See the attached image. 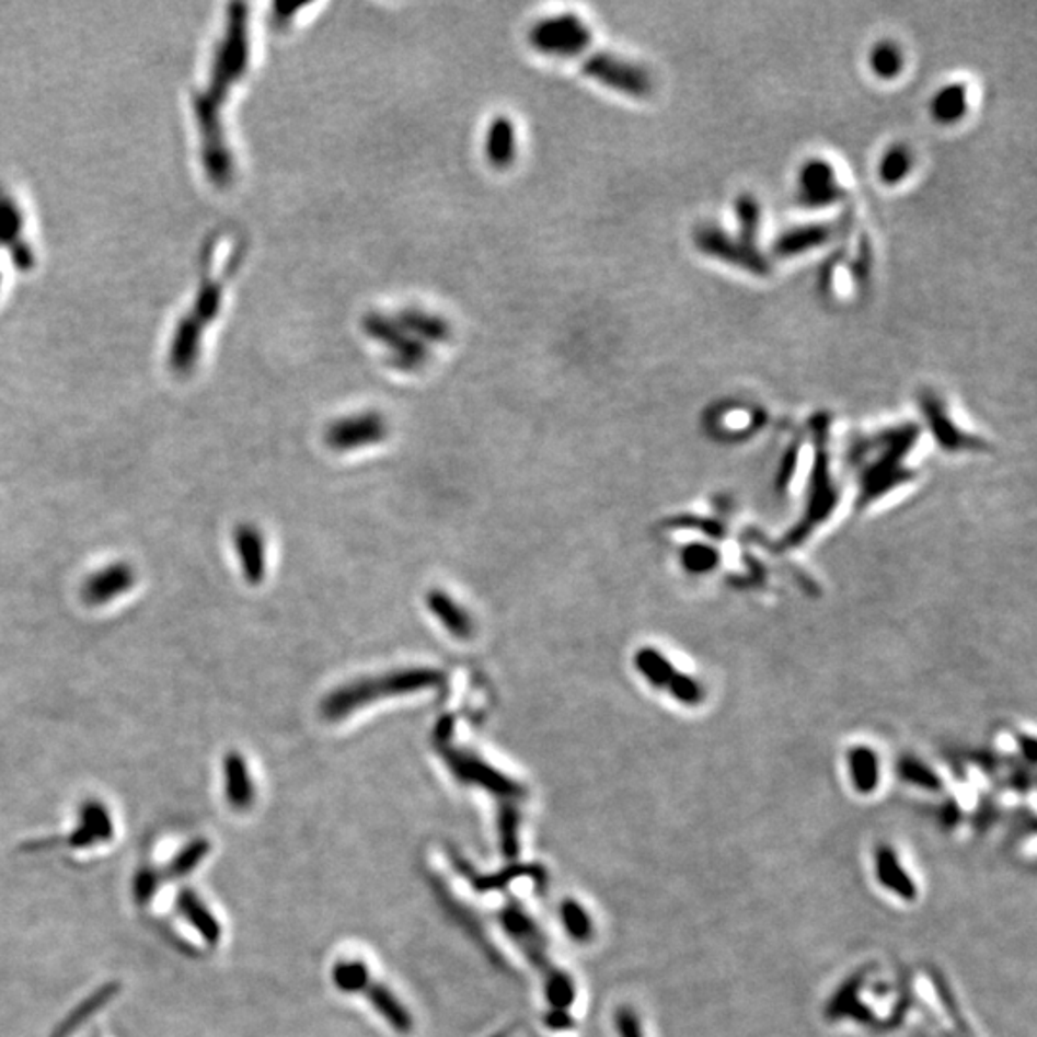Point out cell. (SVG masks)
Instances as JSON below:
<instances>
[{"instance_id":"1","label":"cell","mask_w":1037,"mask_h":1037,"mask_svg":"<svg viewBox=\"0 0 1037 1037\" xmlns=\"http://www.w3.org/2000/svg\"><path fill=\"white\" fill-rule=\"evenodd\" d=\"M249 7L231 4L227 12L226 33L219 41L211 62L210 78L195 96V119L200 135L204 172L219 188L227 187L234 175L233 154L227 145L221 112L231 89L249 70Z\"/></svg>"},{"instance_id":"2","label":"cell","mask_w":1037,"mask_h":1037,"mask_svg":"<svg viewBox=\"0 0 1037 1037\" xmlns=\"http://www.w3.org/2000/svg\"><path fill=\"white\" fill-rule=\"evenodd\" d=\"M529 43L542 55L560 58L580 56L583 70L601 85L634 99H646L652 93V79L642 66L624 60L621 56L601 50H588L594 43L592 33L583 18L575 12H563L542 18L532 25Z\"/></svg>"},{"instance_id":"3","label":"cell","mask_w":1037,"mask_h":1037,"mask_svg":"<svg viewBox=\"0 0 1037 1037\" xmlns=\"http://www.w3.org/2000/svg\"><path fill=\"white\" fill-rule=\"evenodd\" d=\"M242 252L244 246L241 242H233L229 237L219 234H214L204 246L203 275L195 304L191 306V312L185 318H181L170 346L173 373H191L200 358L204 331L219 313L226 295L223 290L237 267L241 266Z\"/></svg>"},{"instance_id":"4","label":"cell","mask_w":1037,"mask_h":1037,"mask_svg":"<svg viewBox=\"0 0 1037 1037\" xmlns=\"http://www.w3.org/2000/svg\"><path fill=\"white\" fill-rule=\"evenodd\" d=\"M446 675L430 667H410L400 671L387 672L379 679L354 680L350 684L336 688L321 702V715L327 721H341L367 703L392 695H406L440 687Z\"/></svg>"},{"instance_id":"5","label":"cell","mask_w":1037,"mask_h":1037,"mask_svg":"<svg viewBox=\"0 0 1037 1037\" xmlns=\"http://www.w3.org/2000/svg\"><path fill=\"white\" fill-rule=\"evenodd\" d=\"M364 331L373 338L375 343L384 346V350L389 352L392 366L400 371L414 373L429 361L427 344L410 335L399 321L392 320L384 313H367L364 318Z\"/></svg>"},{"instance_id":"6","label":"cell","mask_w":1037,"mask_h":1037,"mask_svg":"<svg viewBox=\"0 0 1037 1037\" xmlns=\"http://www.w3.org/2000/svg\"><path fill=\"white\" fill-rule=\"evenodd\" d=\"M695 246L703 254L723 260L726 264L741 267L749 274L767 275L771 272L769 260L753 244L741 241L740 237L726 233L721 227H702L695 231Z\"/></svg>"},{"instance_id":"7","label":"cell","mask_w":1037,"mask_h":1037,"mask_svg":"<svg viewBox=\"0 0 1037 1037\" xmlns=\"http://www.w3.org/2000/svg\"><path fill=\"white\" fill-rule=\"evenodd\" d=\"M438 749L445 757L448 769L452 771L458 781L465 782V784H476V786L488 790L492 794H498V796L517 797L519 794H523V788L517 782L496 771L491 764L484 763L483 759H479L473 753L452 748L450 744L438 746Z\"/></svg>"},{"instance_id":"8","label":"cell","mask_w":1037,"mask_h":1037,"mask_svg":"<svg viewBox=\"0 0 1037 1037\" xmlns=\"http://www.w3.org/2000/svg\"><path fill=\"white\" fill-rule=\"evenodd\" d=\"M389 422L379 412H361L327 425L325 445L335 452H354L366 446L379 445L389 437Z\"/></svg>"},{"instance_id":"9","label":"cell","mask_w":1037,"mask_h":1037,"mask_svg":"<svg viewBox=\"0 0 1037 1037\" xmlns=\"http://www.w3.org/2000/svg\"><path fill=\"white\" fill-rule=\"evenodd\" d=\"M845 191L836 177V170L825 160H811L799 173V203L807 208H827L840 203Z\"/></svg>"},{"instance_id":"10","label":"cell","mask_w":1037,"mask_h":1037,"mask_svg":"<svg viewBox=\"0 0 1037 1037\" xmlns=\"http://www.w3.org/2000/svg\"><path fill=\"white\" fill-rule=\"evenodd\" d=\"M0 244L12 256L18 269H30L33 266V250L24 234V216L18 208L16 200L0 187Z\"/></svg>"},{"instance_id":"11","label":"cell","mask_w":1037,"mask_h":1037,"mask_svg":"<svg viewBox=\"0 0 1037 1037\" xmlns=\"http://www.w3.org/2000/svg\"><path fill=\"white\" fill-rule=\"evenodd\" d=\"M135 571L127 563H112L104 569L96 571L83 585L81 596L87 606H104L117 596L127 592L135 585Z\"/></svg>"},{"instance_id":"12","label":"cell","mask_w":1037,"mask_h":1037,"mask_svg":"<svg viewBox=\"0 0 1037 1037\" xmlns=\"http://www.w3.org/2000/svg\"><path fill=\"white\" fill-rule=\"evenodd\" d=\"M848 219H836L825 223H809V226L794 227L782 233L774 241V254L779 257L799 256L807 250L817 249L832 241Z\"/></svg>"},{"instance_id":"13","label":"cell","mask_w":1037,"mask_h":1037,"mask_svg":"<svg viewBox=\"0 0 1037 1037\" xmlns=\"http://www.w3.org/2000/svg\"><path fill=\"white\" fill-rule=\"evenodd\" d=\"M233 542L241 557L244 578L250 585H260L266 575V546L262 532L254 525H239L233 532Z\"/></svg>"},{"instance_id":"14","label":"cell","mask_w":1037,"mask_h":1037,"mask_svg":"<svg viewBox=\"0 0 1037 1037\" xmlns=\"http://www.w3.org/2000/svg\"><path fill=\"white\" fill-rule=\"evenodd\" d=\"M874 868H876V878L882 884V888L888 889L889 894L903 899V901H914L919 896V889L914 884L911 874L905 871L901 861L897 857L896 851L889 845H880L876 850L874 857Z\"/></svg>"},{"instance_id":"15","label":"cell","mask_w":1037,"mask_h":1037,"mask_svg":"<svg viewBox=\"0 0 1037 1037\" xmlns=\"http://www.w3.org/2000/svg\"><path fill=\"white\" fill-rule=\"evenodd\" d=\"M396 321L422 343L442 344L452 341L453 329L450 321L437 313L425 312L419 308H406L399 313Z\"/></svg>"},{"instance_id":"16","label":"cell","mask_w":1037,"mask_h":1037,"mask_svg":"<svg viewBox=\"0 0 1037 1037\" xmlns=\"http://www.w3.org/2000/svg\"><path fill=\"white\" fill-rule=\"evenodd\" d=\"M427 606L433 611V615L445 624L446 631L450 632L453 638L469 640L475 634L473 617L469 615L452 596H448L442 590H430L427 594Z\"/></svg>"},{"instance_id":"17","label":"cell","mask_w":1037,"mask_h":1037,"mask_svg":"<svg viewBox=\"0 0 1037 1037\" xmlns=\"http://www.w3.org/2000/svg\"><path fill=\"white\" fill-rule=\"evenodd\" d=\"M223 772H226V796L229 805L237 811L249 809L254 804L256 788L250 779L249 764L244 757L237 751L227 753L223 761Z\"/></svg>"},{"instance_id":"18","label":"cell","mask_w":1037,"mask_h":1037,"mask_svg":"<svg viewBox=\"0 0 1037 1037\" xmlns=\"http://www.w3.org/2000/svg\"><path fill=\"white\" fill-rule=\"evenodd\" d=\"M486 158L499 170H506L514 164L517 158V131L509 117L496 116L492 119L486 134Z\"/></svg>"},{"instance_id":"19","label":"cell","mask_w":1037,"mask_h":1037,"mask_svg":"<svg viewBox=\"0 0 1037 1037\" xmlns=\"http://www.w3.org/2000/svg\"><path fill=\"white\" fill-rule=\"evenodd\" d=\"M367 998H369V1003L373 1005L375 1011L381 1014L382 1021L396 1029L399 1034H410L412 1032V1028H414L412 1014L407 1013L404 1005L400 1003L396 995L389 988H384L381 983H375L367 991Z\"/></svg>"},{"instance_id":"20","label":"cell","mask_w":1037,"mask_h":1037,"mask_svg":"<svg viewBox=\"0 0 1037 1037\" xmlns=\"http://www.w3.org/2000/svg\"><path fill=\"white\" fill-rule=\"evenodd\" d=\"M968 93L967 85L963 83H953L937 91L936 96L932 99V114L937 122L942 124H953L967 114Z\"/></svg>"},{"instance_id":"21","label":"cell","mask_w":1037,"mask_h":1037,"mask_svg":"<svg viewBox=\"0 0 1037 1037\" xmlns=\"http://www.w3.org/2000/svg\"><path fill=\"white\" fill-rule=\"evenodd\" d=\"M560 917H562L563 926L567 930L571 940L578 944L590 942L594 936V924L590 914L586 913L585 907L578 903L577 899H565L560 907Z\"/></svg>"},{"instance_id":"22","label":"cell","mask_w":1037,"mask_h":1037,"mask_svg":"<svg viewBox=\"0 0 1037 1037\" xmlns=\"http://www.w3.org/2000/svg\"><path fill=\"white\" fill-rule=\"evenodd\" d=\"M333 982L343 993H358L369 983V968L364 960H338L333 968Z\"/></svg>"},{"instance_id":"23","label":"cell","mask_w":1037,"mask_h":1037,"mask_svg":"<svg viewBox=\"0 0 1037 1037\" xmlns=\"http://www.w3.org/2000/svg\"><path fill=\"white\" fill-rule=\"evenodd\" d=\"M911 164H913V158L909 154V150L905 147H891L882 157L880 164H878V175L886 185H896V183L907 177V173L911 172Z\"/></svg>"},{"instance_id":"24","label":"cell","mask_w":1037,"mask_h":1037,"mask_svg":"<svg viewBox=\"0 0 1037 1037\" xmlns=\"http://www.w3.org/2000/svg\"><path fill=\"white\" fill-rule=\"evenodd\" d=\"M736 216L740 226V239L756 246L761 227V206L751 195H741L736 203Z\"/></svg>"},{"instance_id":"25","label":"cell","mask_w":1037,"mask_h":1037,"mask_svg":"<svg viewBox=\"0 0 1037 1037\" xmlns=\"http://www.w3.org/2000/svg\"><path fill=\"white\" fill-rule=\"evenodd\" d=\"M871 66L874 73L882 79H894L899 71L903 70V55L894 43L884 41L878 43L873 53H871Z\"/></svg>"},{"instance_id":"26","label":"cell","mask_w":1037,"mask_h":1037,"mask_svg":"<svg viewBox=\"0 0 1037 1037\" xmlns=\"http://www.w3.org/2000/svg\"><path fill=\"white\" fill-rule=\"evenodd\" d=\"M851 774H853V782H855L859 792L866 794V792H873L876 788L878 767H876V761L871 756V751H857L855 756L851 757Z\"/></svg>"},{"instance_id":"27","label":"cell","mask_w":1037,"mask_h":1037,"mask_svg":"<svg viewBox=\"0 0 1037 1037\" xmlns=\"http://www.w3.org/2000/svg\"><path fill=\"white\" fill-rule=\"evenodd\" d=\"M499 843L506 857H517L519 853V813L511 805L502 807L499 815Z\"/></svg>"},{"instance_id":"28","label":"cell","mask_w":1037,"mask_h":1037,"mask_svg":"<svg viewBox=\"0 0 1037 1037\" xmlns=\"http://www.w3.org/2000/svg\"><path fill=\"white\" fill-rule=\"evenodd\" d=\"M575 993H577V990H575V983H573L569 976L563 975V972L550 976V980H548L546 983L548 1001H550L557 1011H565L567 1006L573 1005Z\"/></svg>"},{"instance_id":"29","label":"cell","mask_w":1037,"mask_h":1037,"mask_svg":"<svg viewBox=\"0 0 1037 1037\" xmlns=\"http://www.w3.org/2000/svg\"><path fill=\"white\" fill-rule=\"evenodd\" d=\"M504 926H506L507 932L511 936H517L519 940H534V926H532L531 921L525 917L521 911L517 909H509L506 914H504Z\"/></svg>"},{"instance_id":"30","label":"cell","mask_w":1037,"mask_h":1037,"mask_svg":"<svg viewBox=\"0 0 1037 1037\" xmlns=\"http://www.w3.org/2000/svg\"><path fill=\"white\" fill-rule=\"evenodd\" d=\"M615 1028L619 1032V1037H644L642 1024H640L638 1016L632 1011L631 1006L617 1009Z\"/></svg>"},{"instance_id":"31","label":"cell","mask_w":1037,"mask_h":1037,"mask_svg":"<svg viewBox=\"0 0 1037 1037\" xmlns=\"http://www.w3.org/2000/svg\"><path fill=\"white\" fill-rule=\"evenodd\" d=\"M453 734V718L452 717H442L438 721L437 730H435V740H437L438 746H446L450 744V738Z\"/></svg>"},{"instance_id":"32","label":"cell","mask_w":1037,"mask_h":1037,"mask_svg":"<svg viewBox=\"0 0 1037 1037\" xmlns=\"http://www.w3.org/2000/svg\"><path fill=\"white\" fill-rule=\"evenodd\" d=\"M548 1024H550L552 1028L563 1029L569 1028L571 1024H573V1021H571L565 1011H555L554 1016H550V1018H548Z\"/></svg>"}]
</instances>
